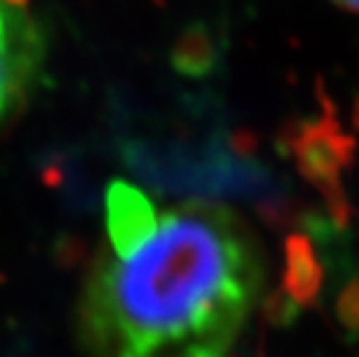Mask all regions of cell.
<instances>
[{
	"instance_id": "obj_1",
	"label": "cell",
	"mask_w": 359,
	"mask_h": 357,
	"mask_svg": "<svg viewBox=\"0 0 359 357\" xmlns=\"http://www.w3.org/2000/svg\"><path fill=\"white\" fill-rule=\"evenodd\" d=\"M264 262L236 211L186 202L130 255L88 269L77 334L90 357H227L262 295Z\"/></svg>"
},
{
	"instance_id": "obj_2",
	"label": "cell",
	"mask_w": 359,
	"mask_h": 357,
	"mask_svg": "<svg viewBox=\"0 0 359 357\" xmlns=\"http://www.w3.org/2000/svg\"><path fill=\"white\" fill-rule=\"evenodd\" d=\"M318 88L323 95L320 116L290 126L283 133L280 144L290 151L302 177L325 197L332 218L339 225H348L350 204L343 188V174L355 163L357 142L343 130L339 114L334 102L325 95L323 83Z\"/></svg>"
},
{
	"instance_id": "obj_3",
	"label": "cell",
	"mask_w": 359,
	"mask_h": 357,
	"mask_svg": "<svg viewBox=\"0 0 359 357\" xmlns=\"http://www.w3.org/2000/svg\"><path fill=\"white\" fill-rule=\"evenodd\" d=\"M44 60V37L28 0H0V126L28 102Z\"/></svg>"
},
{
	"instance_id": "obj_4",
	"label": "cell",
	"mask_w": 359,
	"mask_h": 357,
	"mask_svg": "<svg viewBox=\"0 0 359 357\" xmlns=\"http://www.w3.org/2000/svg\"><path fill=\"white\" fill-rule=\"evenodd\" d=\"M107 246L116 255H130L156 232L158 211L140 188L116 181L104 195Z\"/></svg>"
},
{
	"instance_id": "obj_5",
	"label": "cell",
	"mask_w": 359,
	"mask_h": 357,
	"mask_svg": "<svg viewBox=\"0 0 359 357\" xmlns=\"http://www.w3.org/2000/svg\"><path fill=\"white\" fill-rule=\"evenodd\" d=\"M283 257H285V267H283L280 292L297 309L313 307L325 285V264L318 257L316 246L306 234L294 232L285 239Z\"/></svg>"
},
{
	"instance_id": "obj_6",
	"label": "cell",
	"mask_w": 359,
	"mask_h": 357,
	"mask_svg": "<svg viewBox=\"0 0 359 357\" xmlns=\"http://www.w3.org/2000/svg\"><path fill=\"white\" fill-rule=\"evenodd\" d=\"M172 65L188 77H204L216 67V42L209 30L188 28L172 49Z\"/></svg>"
},
{
	"instance_id": "obj_7",
	"label": "cell",
	"mask_w": 359,
	"mask_h": 357,
	"mask_svg": "<svg viewBox=\"0 0 359 357\" xmlns=\"http://www.w3.org/2000/svg\"><path fill=\"white\" fill-rule=\"evenodd\" d=\"M336 316H339V323L343 328L350 334H355V337H359V274L350 278L339 292Z\"/></svg>"
},
{
	"instance_id": "obj_8",
	"label": "cell",
	"mask_w": 359,
	"mask_h": 357,
	"mask_svg": "<svg viewBox=\"0 0 359 357\" xmlns=\"http://www.w3.org/2000/svg\"><path fill=\"white\" fill-rule=\"evenodd\" d=\"M336 5L346 7V10H353V12H359V0H334Z\"/></svg>"
},
{
	"instance_id": "obj_9",
	"label": "cell",
	"mask_w": 359,
	"mask_h": 357,
	"mask_svg": "<svg viewBox=\"0 0 359 357\" xmlns=\"http://www.w3.org/2000/svg\"><path fill=\"white\" fill-rule=\"evenodd\" d=\"M353 126L359 130V95H357V100H355V107H353Z\"/></svg>"
}]
</instances>
